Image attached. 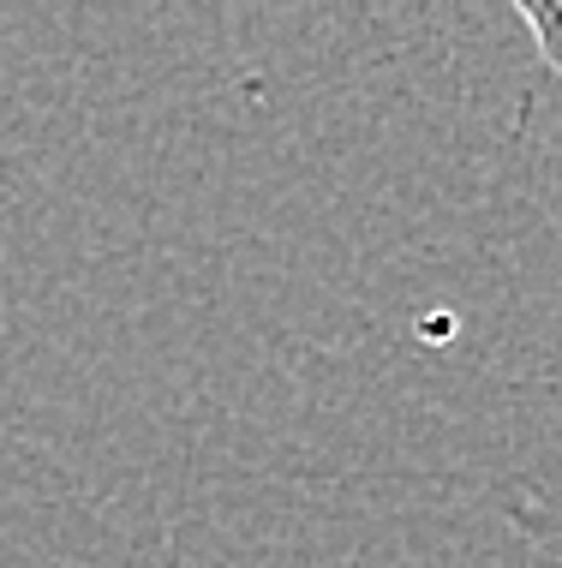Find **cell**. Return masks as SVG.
Segmentation results:
<instances>
[{
	"label": "cell",
	"instance_id": "obj_1",
	"mask_svg": "<svg viewBox=\"0 0 562 568\" xmlns=\"http://www.w3.org/2000/svg\"><path fill=\"white\" fill-rule=\"evenodd\" d=\"M514 12H521V24L533 30V42H539V54H544V67L562 79V0H509Z\"/></svg>",
	"mask_w": 562,
	"mask_h": 568
}]
</instances>
